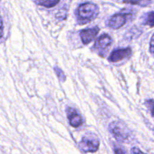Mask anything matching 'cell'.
I'll return each mask as SVG.
<instances>
[{
  "label": "cell",
  "instance_id": "cell-1",
  "mask_svg": "<svg viewBox=\"0 0 154 154\" xmlns=\"http://www.w3.org/2000/svg\"><path fill=\"white\" fill-rule=\"evenodd\" d=\"M109 131L116 140L121 143H126L132 140V133L127 125L120 121H114L108 126Z\"/></svg>",
  "mask_w": 154,
  "mask_h": 154
},
{
  "label": "cell",
  "instance_id": "cell-2",
  "mask_svg": "<svg viewBox=\"0 0 154 154\" xmlns=\"http://www.w3.org/2000/svg\"><path fill=\"white\" fill-rule=\"evenodd\" d=\"M99 13V8L94 3L81 4L77 10V17L80 24H84L93 21Z\"/></svg>",
  "mask_w": 154,
  "mask_h": 154
},
{
  "label": "cell",
  "instance_id": "cell-3",
  "mask_svg": "<svg viewBox=\"0 0 154 154\" xmlns=\"http://www.w3.org/2000/svg\"><path fill=\"white\" fill-rule=\"evenodd\" d=\"M79 146L81 150L85 152H95L99 149V140L96 136L88 134L83 137Z\"/></svg>",
  "mask_w": 154,
  "mask_h": 154
},
{
  "label": "cell",
  "instance_id": "cell-4",
  "mask_svg": "<svg viewBox=\"0 0 154 154\" xmlns=\"http://www.w3.org/2000/svg\"><path fill=\"white\" fill-rule=\"evenodd\" d=\"M130 14L127 13H117L113 15L108 21V27L117 30L120 29L126 24L128 17Z\"/></svg>",
  "mask_w": 154,
  "mask_h": 154
},
{
  "label": "cell",
  "instance_id": "cell-5",
  "mask_svg": "<svg viewBox=\"0 0 154 154\" xmlns=\"http://www.w3.org/2000/svg\"><path fill=\"white\" fill-rule=\"evenodd\" d=\"M99 32V27H92V28L87 29V30H81L80 33V36H81V41L84 44L87 45L91 42L92 41L96 39V36Z\"/></svg>",
  "mask_w": 154,
  "mask_h": 154
},
{
  "label": "cell",
  "instance_id": "cell-6",
  "mask_svg": "<svg viewBox=\"0 0 154 154\" xmlns=\"http://www.w3.org/2000/svg\"><path fill=\"white\" fill-rule=\"evenodd\" d=\"M131 54H132V49L130 48L114 50L108 57V60L110 62H118L129 57Z\"/></svg>",
  "mask_w": 154,
  "mask_h": 154
},
{
  "label": "cell",
  "instance_id": "cell-7",
  "mask_svg": "<svg viewBox=\"0 0 154 154\" xmlns=\"http://www.w3.org/2000/svg\"><path fill=\"white\" fill-rule=\"evenodd\" d=\"M66 112H67V116L68 119H69V123L72 127L77 128V127H79L82 125V117L76 111L75 109L72 108V107H68Z\"/></svg>",
  "mask_w": 154,
  "mask_h": 154
},
{
  "label": "cell",
  "instance_id": "cell-8",
  "mask_svg": "<svg viewBox=\"0 0 154 154\" xmlns=\"http://www.w3.org/2000/svg\"><path fill=\"white\" fill-rule=\"evenodd\" d=\"M112 43V39L111 36L108 34H103L96 40L94 48L99 51V53H103Z\"/></svg>",
  "mask_w": 154,
  "mask_h": 154
},
{
  "label": "cell",
  "instance_id": "cell-9",
  "mask_svg": "<svg viewBox=\"0 0 154 154\" xmlns=\"http://www.w3.org/2000/svg\"><path fill=\"white\" fill-rule=\"evenodd\" d=\"M60 0H35V2L38 5L44 6L46 8H52L57 5Z\"/></svg>",
  "mask_w": 154,
  "mask_h": 154
},
{
  "label": "cell",
  "instance_id": "cell-10",
  "mask_svg": "<svg viewBox=\"0 0 154 154\" xmlns=\"http://www.w3.org/2000/svg\"><path fill=\"white\" fill-rule=\"evenodd\" d=\"M123 2L145 7L151 3V0H123Z\"/></svg>",
  "mask_w": 154,
  "mask_h": 154
},
{
  "label": "cell",
  "instance_id": "cell-11",
  "mask_svg": "<svg viewBox=\"0 0 154 154\" xmlns=\"http://www.w3.org/2000/svg\"><path fill=\"white\" fill-rule=\"evenodd\" d=\"M144 24L150 27H154V11L149 12L147 14Z\"/></svg>",
  "mask_w": 154,
  "mask_h": 154
},
{
  "label": "cell",
  "instance_id": "cell-12",
  "mask_svg": "<svg viewBox=\"0 0 154 154\" xmlns=\"http://www.w3.org/2000/svg\"><path fill=\"white\" fill-rule=\"evenodd\" d=\"M54 71H55L59 80L61 81L62 82H64L66 79V75L64 74V72H63V71L60 68L57 67V66H55V67H54Z\"/></svg>",
  "mask_w": 154,
  "mask_h": 154
},
{
  "label": "cell",
  "instance_id": "cell-13",
  "mask_svg": "<svg viewBox=\"0 0 154 154\" xmlns=\"http://www.w3.org/2000/svg\"><path fill=\"white\" fill-rule=\"evenodd\" d=\"M144 104L148 108V110H150V113H151V116H154V100H147L145 101V103H144Z\"/></svg>",
  "mask_w": 154,
  "mask_h": 154
},
{
  "label": "cell",
  "instance_id": "cell-14",
  "mask_svg": "<svg viewBox=\"0 0 154 154\" xmlns=\"http://www.w3.org/2000/svg\"><path fill=\"white\" fill-rule=\"evenodd\" d=\"M114 153L115 154H126V151L123 149V148L117 147V146H116V147L114 148Z\"/></svg>",
  "mask_w": 154,
  "mask_h": 154
},
{
  "label": "cell",
  "instance_id": "cell-15",
  "mask_svg": "<svg viewBox=\"0 0 154 154\" xmlns=\"http://www.w3.org/2000/svg\"><path fill=\"white\" fill-rule=\"evenodd\" d=\"M132 154H147L145 152H142L140 149H138V147H133L132 149V151H131Z\"/></svg>",
  "mask_w": 154,
  "mask_h": 154
},
{
  "label": "cell",
  "instance_id": "cell-16",
  "mask_svg": "<svg viewBox=\"0 0 154 154\" xmlns=\"http://www.w3.org/2000/svg\"><path fill=\"white\" fill-rule=\"evenodd\" d=\"M150 51L154 54V34L153 35L150 43Z\"/></svg>",
  "mask_w": 154,
  "mask_h": 154
},
{
  "label": "cell",
  "instance_id": "cell-17",
  "mask_svg": "<svg viewBox=\"0 0 154 154\" xmlns=\"http://www.w3.org/2000/svg\"><path fill=\"white\" fill-rule=\"evenodd\" d=\"M2 36H3V21L1 15H0V39L2 37Z\"/></svg>",
  "mask_w": 154,
  "mask_h": 154
},
{
  "label": "cell",
  "instance_id": "cell-18",
  "mask_svg": "<svg viewBox=\"0 0 154 154\" xmlns=\"http://www.w3.org/2000/svg\"><path fill=\"white\" fill-rule=\"evenodd\" d=\"M153 134H154V130H153Z\"/></svg>",
  "mask_w": 154,
  "mask_h": 154
}]
</instances>
